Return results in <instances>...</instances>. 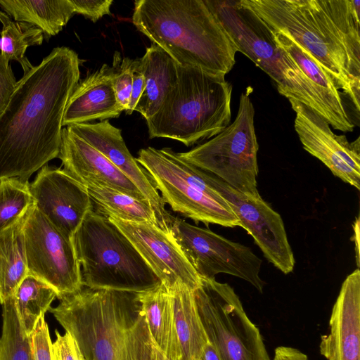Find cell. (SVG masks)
I'll list each match as a JSON object with an SVG mask.
<instances>
[{
    "mask_svg": "<svg viewBox=\"0 0 360 360\" xmlns=\"http://www.w3.org/2000/svg\"><path fill=\"white\" fill-rule=\"evenodd\" d=\"M258 150L255 108L247 89L240 94L232 123L205 143L177 155L248 197L260 198L257 181Z\"/></svg>",
    "mask_w": 360,
    "mask_h": 360,
    "instance_id": "cell-8",
    "label": "cell"
},
{
    "mask_svg": "<svg viewBox=\"0 0 360 360\" xmlns=\"http://www.w3.org/2000/svg\"><path fill=\"white\" fill-rule=\"evenodd\" d=\"M75 13L82 14L94 22L110 15L112 0H70Z\"/></svg>",
    "mask_w": 360,
    "mask_h": 360,
    "instance_id": "cell-36",
    "label": "cell"
},
{
    "mask_svg": "<svg viewBox=\"0 0 360 360\" xmlns=\"http://www.w3.org/2000/svg\"><path fill=\"white\" fill-rule=\"evenodd\" d=\"M139 60L146 86L134 110L147 120L157 113L174 87L178 79L177 63L153 44Z\"/></svg>",
    "mask_w": 360,
    "mask_h": 360,
    "instance_id": "cell-21",
    "label": "cell"
},
{
    "mask_svg": "<svg viewBox=\"0 0 360 360\" xmlns=\"http://www.w3.org/2000/svg\"><path fill=\"white\" fill-rule=\"evenodd\" d=\"M295 112L294 127L305 150L321 160L342 181L360 190V138L349 142L311 107L288 100Z\"/></svg>",
    "mask_w": 360,
    "mask_h": 360,
    "instance_id": "cell-14",
    "label": "cell"
},
{
    "mask_svg": "<svg viewBox=\"0 0 360 360\" xmlns=\"http://www.w3.org/2000/svg\"><path fill=\"white\" fill-rule=\"evenodd\" d=\"M71 240L84 287L141 292L160 283L127 237L94 207Z\"/></svg>",
    "mask_w": 360,
    "mask_h": 360,
    "instance_id": "cell-7",
    "label": "cell"
},
{
    "mask_svg": "<svg viewBox=\"0 0 360 360\" xmlns=\"http://www.w3.org/2000/svg\"><path fill=\"white\" fill-rule=\"evenodd\" d=\"M138 299L150 335L166 360H180L171 292L160 283L138 292Z\"/></svg>",
    "mask_w": 360,
    "mask_h": 360,
    "instance_id": "cell-22",
    "label": "cell"
},
{
    "mask_svg": "<svg viewBox=\"0 0 360 360\" xmlns=\"http://www.w3.org/2000/svg\"><path fill=\"white\" fill-rule=\"evenodd\" d=\"M72 49L54 48L17 82L0 115V179L31 175L58 158L64 112L80 77Z\"/></svg>",
    "mask_w": 360,
    "mask_h": 360,
    "instance_id": "cell-1",
    "label": "cell"
},
{
    "mask_svg": "<svg viewBox=\"0 0 360 360\" xmlns=\"http://www.w3.org/2000/svg\"><path fill=\"white\" fill-rule=\"evenodd\" d=\"M321 354L327 360H360V271L343 281L329 320V333L321 337Z\"/></svg>",
    "mask_w": 360,
    "mask_h": 360,
    "instance_id": "cell-18",
    "label": "cell"
},
{
    "mask_svg": "<svg viewBox=\"0 0 360 360\" xmlns=\"http://www.w3.org/2000/svg\"><path fill=\"white\" fill-rule=\"evenodd\" d=\"M177 71L174 87L146 124L150 139H172L189 147L230 124L233 86L224 75L198 68L177 64Z\"/></svg>",
    "mask_w": 360,
    "mask_h": 360,
    "instance_id": "cell-6",
    "label": "cell"
},
{
    "mask_svg": "<svg viewBox=\"0 0 360 360\" xmlns=\"http://www.w3.org/2000/svg\"><path fill=\"white\" fill-rule=\"evenodd\" d=\"M2 306L1 360H32L29 337L20 325L13 297Z\"/></svg>",
    "mask_w": 360,
    "mask_h": 360,
    "instance_id": "cell-31",
    "label": "cell"
},
{
    "mask_svg": "<svg viewBox=\"0 0 360 360\" xmlns=\"http://www.w3.org/2000/svg\"><path fill=\"white\" fill-rule=\"evenodd\" d=\"M133 83L130 94V99L126 114L131 115L135 110V107L140 99L146 86L145 77L141 72L139 59L133 60Z\"/></svg>",
    "mask_w": 360,
    "mask_h": 360,
    "instance_id": "cell-38",
    "label": "cell"
},
{
    "mask_svg": "<svg viewBox=\"0 0 360 360\" xmlns=\"http://www.w3.org/2000/svg\"><path fill=\"white\" fill-rule=\"evenodd\" d=\"M112 69L103 64L78 82L67 103L63 127L108 120L118 117L122 110L112 82Z\"/></svg>",
    "mask_w": 360,
    "mask_h": 360,
    "instance_id": "cell-20",
    "label": "cell"
},
{
    "mask_svg": "<svg viewBox=\"0 0 360 360\" xmlns=\"http://www.w3.org/2000/svg\"><path fill=\"white\" fill-rule=\"evenodd\" d=\"M43 315L29 336L32 360H53V343Z\"/></svg>",
    "mask_w": 360,
    "mask_h": 360,
    "instance_id": "cell-34",
    "label": "cell"
},
{
    "mask_svg": "<svg viewBox=\"0 0 360 360\" xmlns=\"http://www.w3.org/2000/svg\"><path fill=\"white\" fill-rule=\"evenodd\" d=\"M55 335L56 339L53 343V360H86L70 333L65 332L61 335L56 330Z\"/></svg>",
    "mask_w": 360,
    "mask_h": 360,
    "instance_id": "cell-35",
    "label": "cell"
},
{
    "mask_svg": "<svg viewBox=\"0 0 360 360\" xmlns=\"http://www.w3.org/2000/svg\"><path fill=\"white\" fill-rule=\"evenodd\" d=\"M149 179L173 211L196 224H217L225 227L240 226L239 219L226 200L195 187L174 174L159 158L153 147L138 152L136 158Z\"/></svg>",
    "mask_w": 360,
    "mask_h": 360,
    "instance_id": "cell-12",
    "label": "cell"
},
{
    "mask_svg": "<svg viewBox=\"0 0 360 360\" xmlns=\"http://www.w3.org/2000/svg\"><path fill=\"white\" fill-rule=\"evenodd\" d=\"M26 215L11 227L0 232L1 304L13 296L18 286L28 274L23 230Z\"/></svg>",
    "mask_w": 360,
    "mask_h": 360,
    "instance_id": "cell-25",
    "label": "cell"
},
{
    "mask_svg": "<svg viewBox=\"0 0 360 360\" xmlns=\"http://www.w3.org/2000/svg\"><path fill=\"white\" fill-rule=\"evenodd\" d=\"M0 22L3 27L0 33V53L9 61L18 62L25 75L33 68L25 53L29 46L42 44L43 32L31 24L13 21L1 10Z\"/></svg>",
    "mask_w": 360,
    "mask_h": 360,
    "instance_id": "cell-29",
    "label": "cell"
},
{
    "mask_svg": "<svg viewBox=\"0 0 360 360\" xmlns=\"http://www.w3.org/2000/svg\"><path fill=\"white\" fill-rule=\"evenodd\" d=\"M63 170L83 186L110 187L136 199H146L136 186L102 153L68 127L62 130L58 156Z\"/></svg>",
    "mask_w": 360,
    "mask_h": 360,
    "instance_id": "cell-19",
    "label": "cell"
},
{
    "mask_svg": "<svg viewBox=\"0 0 360 360\" xmlns=\"http://www.w3.org/2000/svg\"><path fill=\"white\" fill-rule=\"evenodd\" d=\"M193 292L208 342L220 360H271L259 328L231 285L201 278Z\"/></svg>",
    "mask_w": 360,
    "mask_h": 360,
    "instance_id": "cell-9",
    "label": "cell"
},
{
    "mask_svg": "<svg viewBox=\"0 0 360 360\" xmlns=\"http://www.w3.org/2000/svg\"><path fill=\"white\" fill-rule=\"evenodd\" d=\"M0 360H1V352H0Z\"/></svg>",
    "mask_w": 360,
    "mask_h": 360,
    "instance_id": "cell-41",
    "label": "cell"
},
{
    "mask_svg": "<svg viewBox=\"0 0 360 360\" xmlns=\"http://www.w3.org/2000/svg\"><path fill=\"white\" fill-rule=\"evenodd\" d=\"M131 22L179 65L226 75L237 49L203 0H136Z\"/></svg>",
    "mask_w": 360,
    "mask_h": 360,
    "instance_id": "cell-3",
    "label": "cell"
},
{
    "mask_svg": "<svg viewBox=\"0 0 360 360\" xmlns=\"http://www.w3.org/2000/svg\"><path fill=\"white\" fill-rule=\"evenodd\" d=\"M84 186L96 205L94 209L102 214L159 227L154 210L146 199H136L105 186L90 184Z\"/></svg>",
    "mask_w": 360,
    "mask_h": 360,
    "instance_id": "cell-26",
    "label": "cell"
},
{
    "mask_svg": "<svg viewBox=\"0 0 360 360\" xmlns=\"http://www.w3.org/2000/svg\"><path fill=\"white\" fill-rule=\"evenodd\" d=\"M102 153L126 176L149 202L162 231L170 233L173 217L165 208V203L144 169L128 150L122 131L109 120L66 127Z\"/></svg>",
    "mask_w": 360,
    "mask_h": 360,
    "instance_id": "cell-17",
    "label": "cell"
},
{
    "mask_svg": "<svg viewBox=\"0 0 360 360\" xmlns=\"http://www.w3.org/2000/svg\"><path fill=\"white\" fill-rule=\"evenodd\" d=\"M133 60L124 57L122 60L115 53L112 82L118 104L122 111L127 108L133 83Z\"/></svg>",
    "mask_w": 360,
    "mask_h": 360,
    "instance_id": "cell-33",
    "label": "cell"
},
{
    "mask_svg": "<svg viewBox=\"0 0 360 360\" xmlns=\"http://www.w3.org/2000/svg\"><path fill=\"white\" fill-rule=\"evenodd\" d=\"M170 233L200 278L227 274L263 292L265 283L259 276L262 261L249 247L179 217L174 218Z\"/></svg>",
    "mask_w": 360,
    "mask_h": 360,
    "instance_id": "cell-10",
    "label": "cell"
},
{
    "mask_svg": "<svg viewBox=\"0 0 360 360\" xmlns=\"http://www.w3.org/2000/svg\"><path fill=\"white\" fill-rule=\"evenodd\" d=\"M35 207L71 238L93 202L85 187L63 169L45 165L30 184Z\"/></svg>",
    "mask_w": 360,
    "mask_h": 360,
    "instance_id": "cell-16",
    "label": "cell"
},
{
    "mask_svg": "<svg viewBox=\"0 0 360 360\" xmlns=\"http://www.w3.org/2000/svg\"><path fill=\"white\" fill-rule=\"evenodd\" d=\"M270 29L276 41L286 51L307 77L321 91L337 112L343 118L351 120L334 82L311 54L285 34Z\"/></svg>",
    "mask_w": 360,
    "mask_h": 360,
    "instance_id": "cell-28",
    "label": "cell"
},
{
    "mask_svg": "<svg viewBox=\"0 0 360 360\" xmlns=\"http://www.w3.org/2000/svg\"><path fill=\"white\" fill-rule=\"evenodd\" d=\"M273 360H309L307 356L299 349L286 346L275 349Z\"/></svg>",
    "mask_w": 360,
    "mask_h": 360,
    "instance_id": "cell-39",
    "label": "cell"
},
{
    "mask_svg": "<svg viewBox=\"0 0 360 360\" xmlns=\"http://www.w3.org/2000/svg\"><path fill=\"white\" fill-rule=\"evenodd\" d=\"M131 360H166L150 335L143 311L131 330Z\"/></svg>",
    "mask_w": 360,
    "mask_h": 360,
    "instance_id": "cell-32",
    "label": "cell"
},
{
    "mask_svg": "<svg viewBox=\"0 0 360 360\" xmlns=\"http://www.w3.org/2000/svg\"><path fill=\"white\" fill-rule=\"evenodd\" d=\"M193 291L184 286L169 291L173 297L180 360H200L208 343Z\"/></svg>",
    "mask_w": 360,
    "mask_h": 360,
    "instance_id": "cell-24",
    "label": "cell"
},
{
    "mask_svg": "<svg viewBox=\"0 0 360 360\" xmlns=\"http://www.w3.org/2000/svg\"><path fill=\"white\" fill-rule=\"evenodd\" d=\"M240 1L308 51L359 112V0Z\"/></svg>",
    "mask_w": 360,
    "mask_h": 360,
    "instance_id": "cell-2",
    "label": "cell"
},
{
    "mask_svg": "<svg viewBox=\"0 0 360 360\" xmlns=\"http://www.w3.org/2000/svg\"><path fill=\"white\" fill-rule=\"evenodd\" d=\"M57 297V292L51 285L32 274H27L20 282L13 299L19 321L27 337Z\"/></svg>",
    "mask_w": 360,
    "mask_h": 360,
    "instance_id": "cell-27",
    "label": "cell"
},
{
    "mask_svg": "<svg viewBox=\"0 0 360 360\" xmlns=\"http://www.w3.org/2000/svg\"><path fill=\"white\" fill-rule=\"evenodd\" d=\"M34 200L28 181L18 178L0 179V232L26 215Z\"/></svg>",
    "mask_w": 360,
    "mask_h": 360,
    "instance_id": "cell-30",
    "label": "cell"
},
{
    "mask_svg": "<svg viewBox=\"0 0 360 360\" xmlns=\"http://www.w3.org/2000/svg\"><path fill=\"white\" fill-rule=\"evenodd\" d=\"M16 84L9 60L0 53V115L8 105Z\"/></svg>",
    "mask_w": 360,
    "mask_h": 360,
    "instance_id": "cell-37",
    "label": "cell"
},
{
    "mask_svg": "<svg viewBox=\"0 0 360 360\" xmlns=\"http://www.w3.org/2000/svg\"><path fill=\"white\" fill-rule=\"evenodd\" d=\"M28 274L51 285L58 297L84 285L71 238L56 228L33 204L24 224Z\"/></svg>",
    "mask_w": 360,
    "mask_h": 360,
    "instance_id": "cell-11",
    "label": "cell"
},
{
    "mask_svg": "<svg viewBox=\"0 0 360 360\" xmlns=\"http://www.w3.org/2000/svg\"><path fill=\"white\" fill-rule=\"evenodd\" d=\"M200 360H220L214 347L208 342Z\"/></svg>",
    "mask_w": 360,
    "mask_h": 360,
    "instance_id": "cell-40",
    "label": "cell"
},
{
    "mask_svg": "<svg viewBox=\"0 0 360 360\" xmlns=\"http://www.w3.org/2000/svg\"><path fill=\"white\" fill-rule=\"evenodd\" d=\"M0 7L14 21L40 29L46 40L58 34L75 14L70 0H0Z\"/></svg>",
    "mask_w": 360,
    "mask_h": 360,
    "instance_id": "cell-23",
    "label": "cell"
},
{
    "mask_svg": "<svg viewBox=\"0 0 360 360\" xmlns=\"http://www.w3.org/2000/svg\"><path fill=\"white\" fill-rule=\"evenodd\" d=\"M106 217L127 237L169 291L179 286L195 290L200 285L201 278L186 259L171 233L153 224Z\"/></svg>",
    "mask_w": 360,
    "mask_h": 360,
    "instance_id": "cell-15",
    "label": "cell"
},
{
    "mask_svg": "<svg viewBox=\"0 0 360 360\" xmlns=\"http://www.w3.org/2000/svg\"><path fill=\"white\" fill-rule=\"evenodd\" d=\"M57 298L49 311L86 360H131V333L142 311L138 292L83 287Z\"/></svg>",
    "mask_w": 360,
    "mask_h": 360,
    "instance_id": "cell-5",
    "label": "cell"
},
{
    "mask_svg": "<svg viewBox=\"0 0 360 360\" xmlns=\"http://www.w3.org/2000/svg\"><path fill=\"white\" fill-rule=\"evenodd\" d=\"M210 180L267 260L284 274L291 273L295 261L281 215L262 197L250 198L211 174Z\"/></svg>",
    "mask_w": 360,
    "mask_h": 360,
    "instance_id": "cell-13",
    "label": "cell"
},
{
    "mask_svg": "<svg viewBox=\"0 0 360 360\" xmlns=\"http://www.w3.org/2000/svg\"><path fill=\"white\" fill-rule=\"evenodd\" d=\"M234 43L276 83L278 93L316 111L335 129L352 132L354 124L340 115L321 91L275 40L268 25L240 0H203Z\"/></svg>",
    "mask_w": 360,
    "mask_h": 360,
    "instance_id": "cell-4",
    "label": "cell"
}]
</instances>
